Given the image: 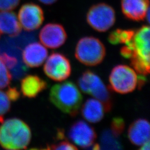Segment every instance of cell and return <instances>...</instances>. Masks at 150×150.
<instances>
[{"label":"cell","instance_id":"19","mask_svg":"<svg viewBox=\"0 0 150 150\" xmlns=\"http://www.w3.org/2000/svg\"><path fill=\"white\" fill-rule=\"evenodd\" d=\"M101 145L103 149H122L119 137L115 136L110 129H105L101 136Z\"/></svg>","mask_w":150,"mask_h":150},{"label":"cell","instance_id":"7","mask_svg":"<svg viewBox=\"0 0 150 150\" xmlns=\"http://www.w3.org/2000/svg\"><path fill=\"white\" fill-rule=\"evenodd\" d=\"M86 20L93 29L98 32L108 31L116 21V12L111 6L100 3L92 6L87 13Z\"/></svg>","mask_w":150,"mask_h":150},{"label":"cell","instance_id":"21","mask_svg":"<svg viewBox=\"0 0 150 150\" xmlns=\"http://www.w3.org/2000/svg\"><path fill=\"white\" fill-rule=\"evenodd\" d=\"M10 108V100L6 93L0 90V123L4 122V116L9 112Z\"/></svg>","mask_w":150,"mask_h":150},{"label":"cell","instance_id":"9","mask_svg":"<svg viewBox=\"0 0 150 150\" xmlns=\"http://www.w3.org/2000/svg\"><path fill=\"white\" fill-rule=\"evenodd\" d=\"M68 135L70 139L82 149H91L96 141L95 129L83 120H78L70 127Z\"/></svg>","mask_w":150,"mask_h":150},{"label":"cell","instance_id":"2","mask_svg":"<svg viewBox=\"0 0 150 150\" xmlns=\"http://www.w3.org/2000/svg\"><path fill=\"white\" fill-rule=\"evenodd\" d=\"M0 126V145L6 150L26 149L31 139L27 123L17 118L4 121Z\"/></svg>","mask_w":150,"mask_h":150},{"label":"cell","instance_id":"12","mask_svg":"<svg viewBox=\"0 0 150 150\" xmlns=\"http://www.w3.org/2000/svg\"><path fill=\"white\" fill-rule=\"evenodd\" d=\"M48 56V51L43 45L33 42L28 45L22 52V59L30 67H38L45 62Z\"/></svg>","mask_w":150,"mask_h":150},{"label":"cell","instance_id":"11","mask_svg":"<svg viewBox=\"0 0 150 150\" xmlns=\"http://www.w3.org/2000/svg\"><path fill=\"white\" fill-rule=\"evenodd\" d=\"M67 33L62 25L56 23H50L41 29L39 38L44 46L56 49L62 46L66 41Z\"/></svg>","mask_w":150,"mask_h":150},{"label":"cell","instance_id":"17","mask_svg":"<svg viewBox=\"0 0 150 150\" xmlns=\"http://www.w3.org/2000/svg\"><path fill=\"white\" fill-rule=\"evenodd\" d=\"M21 32V26L14 12H0V32L10 37H16Z\"/></svg>","mask_w":150,"mask_h":150},{"label":"cell","instance_id":"16","mask_svg":"<svg viewBox=\"0 0 150 150\" xmlns=\"http://www.w3.org/2000/svg\"><path fill=\"white\" fill-rule=\"evenodd\" d=\"M47 86V82L37 75H28L22 80L21 90L24 96L35 98Z\"/></svg>","mask_w":150,"mask_h":150},{"label":"cell","instance_id":"1","mask_svg":"<svg viewBox=\"0 0 150 150\" xmlns=\"http://www.w3.org/2000/svg\"><path fill=\"white\" fill-rule=\"evenodd\" d=\"M49 98L60 111L72 117L78 114L82 101L80 91L76 84L70 81L52 86Z\"/></svg>","mask_w":150,"mask_h":150},{"label":"cell","instance_id":"8","mask_svg":"<svg viewBox=\"0 0 150 150\" xmlns=\"http://www.w3.org/2000/svg\"><path fill=\"white\" fill-rule=\"evenodd\" d=\"M46 59L43 71L48 78L62 82L71 76L72 69L70 60L64 54L54 52Z\"/></svg>","mask_w":150,"mask_h":150},{"label":"cell","instance_id":"22","mask_svg":"<svg viewBox=\"0 0 150 150\" xmlns=\"http://www.w3.org/2000/svg\"><path fill=\"white\" fill-rule=\"evenodd\" d=\"M12 76L10 71L0 61V89H3L8 86L11 82Z\"/></svg>","mask_w":150,"mask_h":150},{"label":"cell","instance_id":"18","mask_svg":"<svg viewBox=\"0 0 150 150\" xmlns=\"http://www.w3.org/2000/svg\"><path fill=\"white\" fill-rule=\"evenodd\" d=\"M134 30H122L120 28L116 29L110 32L108 40L112 45H118L120 43L127 44L131 42L134 36Z\"/></svg>","mask_w":150,"mask_h":150},{"label":"cell","instance_id":"14","mask_svg":"<svg viewBox=\"0 0 150 150\" xmlns=\"http://www.w3.org/2000/svg\"><path fill=\"white\" fill-rule=\"evenodd\" d=\"M150 123L144 118L136 120L129 127L128 138L135 146H141L150 141Z\"/></svg>","mask_w":150,"mask_h":150},{"label":"cell","instance_id":"3","mask_svg":"<svg viewBox=\"0 0 150 150\" xmlns=\"http://www.w3.org/2000/svg\"><path fill=\"white\" fill-rule=\"evenodd\" d=\"M133 52L131 64L139 75L150 72V27L144 25L138 29L132 40Z\"/></svg>","mask_w":150,"mask_h":150},{"label":"cell","instance_id":"26","mask_svg":"<svg viewBox=\"0 0 150 150\" xmlns=\"http://www.w3.org/2000/svg\"><path fill=\"white\" fill-rule=\"evenodd\" d=\"M6 95L12 101H16L20 97V93L16 87H9L6 92Z\"/></svg>","mask_w":150,"mask_h":150},{"label":"cell","instance_id":"23","mask_svg":"<svg viewBox=\"0 0 150 150\" xmlns=\"http://www.w3.org/2000/svg\"><path fill=\"white\" fill-rule=\"evenodd\" d=\"M125 128V122L123 118L116 117L112 119L111 123V131L115 136L119 137Z\"/></svg>","mask_w":150,"mask_h":150},{"label":"cell","instance_id":"5","mask_svg":"<svg viewBox=\"0 0 150 150\" xmlns=\"http://www.w3.org/2000/svg\"><path fill=\"white\" fill-rule=\"evenodd\" d=\"M105 56V46L97 38L93 36L81 38L76 45L75 57L86 66H95L100 64Z\"/></svg>","mask_w":150,"mask_h":150},{"label":"cell","instance_id":"20","mask_svg":"<svg viewBox=\"0 0 150 150\" xmlns=\"http://www.w3.org/2000/svg\"><path fill=\"white\" fill-rule=\"evenodd\" d=\"M56 139L59 142L48 145L46 149L48 150H77L78 148L72 144L65 138L64 131L62 129H58L56 134Z\"/></svg>","mask_w":150,"mask_h":150},{"label":"cell","instance_id":"6","mask_svg":"<svg viewBox=\"0 0 150 150\" xmlns=\"http://www.w3.org/2000/svg\"><path fill=\"white\" fill-rule=\"evenodd\" d=\"M137 82L138 76L132 68L126 64H118L110 73L109 88L118 93L127 94L134 91Z\"/></svg>","mask_w":150,"mask_h":150},{"label":"cell","instance_id":"15","mask_svg":"<svg viewBox=\"0 0 150 150\" xmlns=\"http://www.w3.org/2000/svg\"><path fill=\"white\" fill-rule=\"evenodd\" d=\"M105 110L101 102L96 98L87 100L81 108V114L83 118L90 123H96L102 120Z\"/></svg>","mask_w":150,"mask_h":150},{"label":"cell","instance_id":"10","mask_svg":"<svg viewBox=\"0 0 150 150\" xmlns=\"http://www.w3.org/2000/svg\"><path fill=\"white\" fill-rule=\"evenodd\" d=\"M18 20L21 27L27 31H32L40 27L44 21L42 8L33 3L22 6L18 12Z\"/></svg>","mask_w":150,"mask_h":150},{"label":"cell","instance_id":"4","mask_svg":"<svg viewBox=\"0 0 150 150\" xmlns=\"http://www.w3.org/2000/svg\"><path fill=\"white\" fill-rule=\"evenodd\" d=\"M78 85L83 92L102 102L106 112L111 111L113 101L110 89L95 73L90 70L85 71L78 80Z\"/></svg>","mask_w":150,"mask_h":150},{"label":"cell","instance_id":"25","mask_svg":"<svg viewBox=\"0 0 150 150\" xmlns=\"http://www.w3.org/2000/svg\"><path fill=\"white\" fill-rule=\"evenodd\" d=\"M20 0H0V11H11L18 6Z\"/></svg>","mask_w":150,"mask_h":150},{"label":"cell","instance_id":"13","mask_svg":"<svg viewBox=\"0 0 150 150\" xmlns=\"http://www.w3.org/2000/svg\"><path fill=\"white\" fill-rule=\"evenodd\" d=\"M149 0H121L124 16L134 21L144 20L149 8Z\"/></svg>","mask_w":150,"mask_h":150},{"label":"cell","instance_id":"24","mask_svg":"<svg viewBox=\"0 0 150 150\" xmlns=\"http://www.w3.org/2000/svg\"><path fill=\"white\" fill-rule=\"evenodd\" d=\"M0 61L9 69L14 68L17 64V59L16 57L11 56L6 53L0 54Z\"/></svg>","mask_w":150,"mask_h":150},{"label":"cell","instance_id":"28","mask_svg":"<svg viewBox=\"0 0 150 150\" xmlns=\"http://www.w3.org/2000/svg\"><path fill=\"white\" fill-rule=\"evenodd\" d=\"M41 2L43 3L45 5H52L55 3L57 0H38Z\"/></svg>","mask_w":150,"mask_h":150},{"label":"cell","instance_id":"29","mask_svg":"<svg viewBox=\"0 0 150 150\" xmlns=\"http://www.w3.org/2000/svg\"><path fill=\"white\" fill-rule=\"evenodd\" d=\"M1 33L0 32V38H1Z\"/></svg>","mask_w":150,"mask_h":150},{"label":"cell","instance_id":"27","mask_svg":"<svg viewBox=\"0 0 150 150\" xmlns=\"http://www.w3.org/2000/svg\"><path fill=\"white\" fill-rule=\"evenodd\" d=\"M150 141L145 142L143 145L141 146V150H150Z\"/></svg>","mask_w":150,"mask_h":150}]
</instances>
